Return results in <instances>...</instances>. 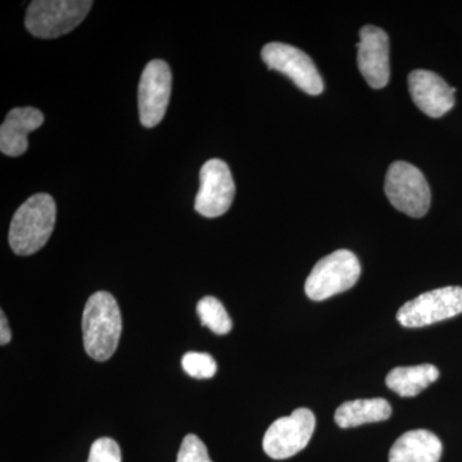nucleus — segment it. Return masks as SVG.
<instances>
[{
	"label": "nucleus",
	"mask_w": 462,
	"mask_h": 462,
	"mask_svg": "<svg viewBox=\"0 0 462 462\" xmlns=\"http://www.w3.org/2000/svg\"><path fill=\"white\" fill-rule=\"evenodd\" d=\"M123 320L115 297L108 291H97L88 300L83 314V338L88 356L107 361L120 342Z\"/></svg>",
	"instance_id": "nucleus-1"
},
{
	"label": "nucleus",
	"mask_w": 462,
	"mask_h": 462,
	"mask_svg": "<svg viewBox=\"0 0 462 462\" xmlns=\"http://www.w3.org/2000/svg\"><path fill=\"white\" fill-rule=\"evenodd\" d=\"M56 202L50 194L30 197L12 218L9 227V245L20 256H30L41 251L56 225Z\"/></svg>",
	"instance_id": "nucleus-2"
},
{
	"label": "nucleus",
	"mask_w": 462,
	"mask_h": 462,
	"mask_svg": "<svg viewBox=\"0 0 462 462\" xmlns=\"http://www.w3.org/2000/svg\"><path fill=\"white\" fill-rule=\"evenodd\" d=\"M91 5L90 0H35L27 8L26 29L36 38H60L83 23Z\"/></svg>",
	"instance_id": "nucleus-3"
},
{
	"label": "nucleus",
	"mask_w": 462,
	"mask_h": 462,
	"mask_svg": "<svg viewBox=\"0 0 462 462\" xmlns=\"http://www.w3.org/2000/svg\"><path fill=\"white\" fill-rule=\"evenodd\" d=\"M360 273V263L351 251L339 249L333 252L329 256L321 258L307 278V297L320 302L336 294L343 293L355 287Z\"/></svg>",
	"instance_id": "nucleus-4"
},
{
	"label": "nucleus",
	"mask_w": 462,
	"mask_h": 462,
	"mask_svg": "<svg viewBox=\"0 0 462 462\" xmlns=\"http://www.w3.org/2000/svg\"><path fill=\"white\" fill-rule=\"evenodd\" d=\"M385 194L394 208L411 217H422L430 211V185L424 173L411 163L397 161L389 166Z\"/></svg>",
	"instance_id": "nucleus-5"
},
{
	"label": "nucleus",
	"mask_w": 462,
	"mask_h": 462,
	"mask_svg": "<svg viewBox=\"0 0 462 462\" xmlns=\"http://www.w3.org/2000/svg\"><path fill=\"white\" fill-rule=\"evenodd\" d=\"M316 418L311 410L300 407L291 415L278 419L263 437V451L273 460H285L305 449L314 436Z\"/></svg>",
	"instance_id": "nucleus-6"
},
{
	"label": "nucleus",
	"mask_w": 462,
	"mask_h": 462,
	"mask_svg": "<svg viewBox=\"0 0 462 462\" xmlns=\"http://www.w3.org/2000/svg\"><path fill=\"white\" fill-rule=\"evenodd\" d=\"M462 314V288L445 287L422 293L397 312L404 328H422Z\"/></svg>",
	"instance_id": "nucleus-7"
},
{
	"label": "nucleus",
	"mask_w": 462,
	"mask_h": 462,
	"mask_svg": "<svg viewBox=\"0 0 462 462\" xmlns=\"http://www.w3.org/2000/svg\"><path fill=\"white\" fill-rule=\"evenodd\" d=\"M261 56L269 69L288 76L300 90L310 96H319L324 90L320 72L305 51L284 42H269L264 45Z\"/></svg>",
	"instance_id": "nucleus-8"
},
{
	"label": "nucleus",
	"mask_w": 462,
	"mask_h": 462,
	"mask_svg": "<svg viewBox=\"0 0 462 462\" xmlns=\"http://www.w3.org/2000/svg\"><path fill=\"white\" fill-rule=\"evenodd\" d=\"M171 69L165 60H153L145 66L138 91L143 126L151 129L163 120L171 97Z\"/></svg>",
	"instance_id": "nucleus-9"
},
{
	"label": "nucleus",
	"mask_w": 462,
	"mask_h": 462,
	"mask_svg": "<svg viewBox=\"0 0 462 462\" xmlns=\"http://www.w3.org/2000/svg\"><path fill=\"white\" fill-rule=\"evenodd\" d=\"M199 179L196 211L209 218L226 214L236 196V184L227 163L217 158L207 161L200 169Z\"/></svg>",
	"instance_id": "nucleus-10"
},
{
	"label": "nucleus",
	"mask_w": 462,
	"mask_h": 462,
	"mask_svg": "<svg viewBox=\"0 0 462 462\" xmlns=\"http://www.w3.org/2000/svg\"><path fill=\"white\" fill-rule=\"evenodd\" d=\"M357 63L361 74L373 89H382L389 83V38L380 27L367 25L360 32Z\"/></svg>",
	"instance_id": "nucleus-11"
},
{
	"label": "nucleus",
	"mask_w": 462,
	"mask_h": 462,
	"mask_svg": "<svg viewBox=\"0 0 462 462\" xmlns=\"http://www.w3.org/2000/svg\"><path fill=\"white\" fill-rule=\"evenodd\" d=\"M409 90L413 103L430 117L438 118L455 106V88L434 72L416 69L409 75Z\"/></svg>",
	"instance_id": "nucleus-12"
},
{
	"label": "nucleus",
	"mask_w": 462,
	"mask_h": 462,
	"mask_svg": "<svg viewBox=\"0 0 462 462\" xmlns=\"http://www.w3.org/2000/svg\"><path fill=\"white\" fill-rule=\"evenodd\" d=\"M44 124V115L32 107L14 108L0 127V151L9 157H18L29 148L27 136Z\"/></svg>",
	"instance_id": "nucleus-13"
},
{
	"label": "nucleus",
	"mask_w": 462,
	"mask_h": 462,
	"mask_svg": "<svg viewBox=\"0 0 462 462\" xmlns=\"http://www.w3.org/2000/svg\"><path fill=\"white\" fill-rule=\"evenodd\" d=\"M442 449V442L431 431H407L392 446L389 462H439Z\"/></svg>",
	"instance_id": "nucleus-14"
},
{
	"label": "nucleus",
	"mask_w": 462,
	"mask_h": 462,
	"mask_svg": "<svg viewBox=\"0 0 462 462\" xmlns=\"http://www.w3.org/2000/svg\"><path fill=\"white\" fill-rule=\"evenodd\" d=\"M392 407L384 398H372V400L349 401L340 404L336 411L334 420L338 427H360L370 422L385 421L391 418Z\"/></svg>",
	"instance_id": "nucleus-15"
},
{
	"label": "nucleus",
	"mask_w": 462,
	"mask_h": 462,
	"mask_svg": "<svg viewBox=\"0 0 462 462\" xmlns=\"http://www.w3.org/2000/svg\"><path fill=\"white\" fill-rule=\"evenodd\" d=\"M439 378V370L434 365L396 367L385 378L387 387L401 397H415Z\"/></svg>",
	"instance_id": "nucleus-16"
},
{
	"label": "nucleus",
	"mask_w": 462,
	"mask_h": 462,
	"mask_svg": "<svg viewBox=\"0 0 462 462\" xmlns=\"http://www.w3.org/2000/svg\"><path fill=\"white\" fill-rule=\"evenodd\" d=\"M197 312L202 324L217 336H225L233 329V321L217 298H202L197 306Z\"/></svg>",
	"instance_id": "nucleus-17"
},
{
	"label": "nucleus",
	"mask_w": 462,
	"mask_h": 462,
	"mask_svg": "<svg viewBox=\"0 0 462 462\" xmlns=\"http://www.w3.org/2000/svg\"><path fill=\"white\" fill-rule=\"evenodd\" d=\"M182 369L196 379H209L217 372V364L211 355L202 352H188L182 356Z\"/></svg>",
	"instance_id": "nucleus-18"
},
{
	"label": "nucleus",
	"mask_w": 462,
	"mask_h": 462,
	"mask_svg": "<svg viewBox=\"0 0 462 462\" xmlns=\"http://www.w3.org/2000/svg\"><path fill=\"white\" fill-rule=\"evenodd\" d=\"M176 462H212L207 447L199 437L189 434L182 440Z\"/></svg>",
	"instance_id": "nucleus-19"
},
{
	"label": "nucleus",
	"mask_w": 462,
	"mask_h": 462,
	"mask_svg": "<svg viewBox=\"0 0 462 462\" xmlns=\"http://www.w3.org/2000/svg\"><path fill=\"white\" fill-rule=\"evenodd\" d=\"M88 462H121V449L112 438H99L91 445Z\"/></svg>",
	"instance_id": "nucleus-20"
},
{
	"label": "nucleus",
	"mask_w": 462,
	"mask_h": 462,
	"mask_svg": "<svg viewBox=\"0 0 462 462\" xmlns=\"http://www.w3.org/2000/svg\"><path fill=\"white\" fill-rule=\"evenodd\" d=\"M12 339V331L9 329L8 320L5 312H0V343L2 346L8 345Z\"/></svg>",
	"instance_id": "nucleus-21"
}]
</instances>
